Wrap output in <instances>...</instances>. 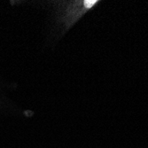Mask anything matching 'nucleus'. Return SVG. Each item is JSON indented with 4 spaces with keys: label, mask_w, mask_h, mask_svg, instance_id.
I'll list each match as a JSON object with an SVG mask.
<instances>
[{
    "label": "nucleus",
    "mask_w": 148,
    "mask_h": 148,
    "mask_svg": "<svg viewBox=\"0 0 148 148\" xmlns=\"http://www.w3.org/2000/svg\"><path fill=\"white\" fill-rule=\"evenodd\" d=\"M96 3H97L96 0H94V1H92V0H86V1H84V5H85V7L90 8V7H91L92 5H95Z\"/></svg>",
    "instance_id": "1"
}]
</instances>
